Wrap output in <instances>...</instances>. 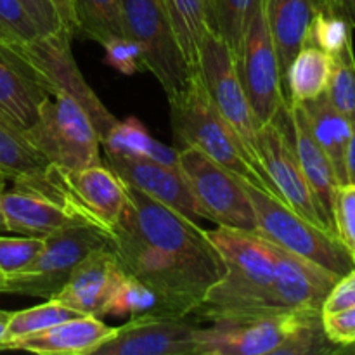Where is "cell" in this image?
Here are the masks:
<instances>
[{
    "label": "cell",
    "instance_id": "cell-1",
    "mask_svg": "<svg viewBox=\"0 0 355 355\" xmlns=\"http://www.w3.org/2000/svg\"><path fill=\"white\" fill-rule=\"evenodd\" d=\"M127 205L106 232L121 270L149 288L159 314L189 318L227 269L198 222L125 184Z\"/></svg>",
    "mask_w": 355,
    "mask_h": 355
},
{
    "label": "cell",
    "instance_id": "cell-2",
    "mask_svg": "<svg viewBox=\"0 0 355 355\" xmlns=\"http://www.w3.org/2000/svg\"><path fill=\"white\" fill-rule=\"evenodd\" d=\"M205 232L220 253L227 272L189 318L217 322L286 312L277 302L276 263L266 238L222 225Z\"/></svg>",
    "mask_w": 355,
    "mask_h": 355
},
{
    "label": "cell",
    "instance_id": "cell-3",
    "mask_svg": "<svg viewBox=\"0 0 355 355\" xmlns=\"http://www.w3.org/2000/svg\"><path fill=\"white\" fill-rule=\"evenodd\" d=\"M338 354L322 328V311H286L211 322L200 328L196 355Z\"/></svg>",
    "mask_w": 355,
    "mask_h": 355
},
{
    "label": "cell",
    "instance_id": "cell-4",
    "mask_svg": "<svg viewBox=\"0 0 355 355\" xmlns=\"http://www.w3.org/2000/svg\"><path fill=\"white\" fill-rule=\"evenodd\" d=\"M168 103L175 141L182 148L193 146L239 179L263 187L262 179L250 165L241 141L215 107L200 69L193 71L186 89Z\"/></svg>",
    "mask_w": 355,
    "mask_h": 355
},
{
    "label": "cell",
    "instance_id": "cell-5",
    "mask_svg": "<svg viewBox=\"0 0 355 355\" xmlns=\"http://www.w3.org/2000/svg\"><path fill=\"white\" fill-rule=\"evenodd\" d=\"M69 40L64 30L58 33L42 35L28 44L0 45L3 52L16 62L17 68L49 96L66 94L80 103L92 120L103 144L107 132L116 123V118L101 103L89 83L80 73L78 64L69 49Z\"/></svg>",
    "mask_w": 355,
    "mask_h": 355
},
{
    "label": "cell",
    "instance_id": "cell-6",
    "mask_svg": "<svg viewBox=\"0 0 355 355\" xmlns=\"http://www.w3.org/2000/svg\"><path fill=\"white\" fill-rule=\"evenodd\" d=\"M257 218V232L281 248L319 263L336 276H345L355 263L333 232L312 224L291 210L276 194L243 179Z\"/></svg>",
    "mask_w": 355,
    "mask_h": 355
},
{
    "label": "cell",
    "instance_id": "cell-7",
    "mask_svg": "<svg viewBox=\"0 0 355 355\" xmlns=\"http://www.w3.org/2000/svg\"><path fill=\"white\" fill-rule=\"evenodd\" d=\"M200 73L215 107L241 141L250 165L262 179L263 187L269 193L276 194V189L267 177L262 159H260L259 144H257L259 125H257L245 87L239 78L234 52L227 45V42L210 26L205 31L203 44H201Z\"/></svg>",
    "mask_w": 355,
    "mask_h": 355
},
{
    "label": "cell",
    "instance_id": "cell-8",
    "mask_svg": "<svg viewBox=\"0 0 355 355\" xmlns=\"http://www.w3.org/2000/svg\"><path fill=\"white\" fill-rule=\"evenodd\" d=\"M24 137L62 170H82L101 165V137L87 111L66 94H52L40 107L37 121Z\"/></svg>",
    "mask_w": 355,
    "mask_h": 355
},
{
    "label": "cell",
    "instance_id": "cell-9",
    "mask_svg": "<svg viewBox=\"0 0 355 355\" xmlns=\"http://www.w3.org/2000/svg\"><path fill=\"white\" fill-rule=\"evenodd\" d=\"M125 35L141 49L142 66L173 99L189 83L193 69L159 0H121Z\"/></svg>",
    "mask_w": 355,
    "mask_h": 355
},
{
    "label": "cell",
    "instance_id": "cell-10",
    "mask_svg": "<svg viewBox=\"0 0 355 355\" xmlns=\"http://www.w3.org/2000/svg\"><path fill=\"white\" fill-rule=\"evenodd\" d=\"M106 232L94 225H76L49 234L33 260L19 272L2 276L0 293L26 297H54L66 284L73 269L94 250L106 248Z\"/></svg>",
    "mask_w": 355,
    "mask_h": 355
},
{
    "label": "cell",
    "instance_id": "cell-11",
    "mask_svg": "<svg viewBox=\"0 0 355 355\" xmlns=\"http://www.w3.org/2000/svg\"><path fill=\"white\" fill-rule=\"evenodd\" d=\"M179 170L203 218L222 227L257 232L255 211L243 179L193 146L179 149Z\"/></svg>",
    "mask_w": 355,
    "mask_h": 355
},
{
    "label": "cell",
    "instance_id": "cell-12",
    "mask_svg": "<svg viewBox=\"0 0 355 355\" xmlns=\"http://www.w3.org/2000/svg\"><path fill=\"white\" fill-rule=\"evenodd\" d=\"M239 78L245 87L257 125L274 120L286 106L276 45L266 16V3L257 0L250 14L241 49L236 55Z\"/></svg>",
    "mask_w": 355,
    "mask_h": 355
},
{
    "label": "cell",
    "instance_id": "cell-13",
    "mask_svg": "<svg viewBox=\"0 0 355 355\" xmlns=\"http://www.w3.org/2000/svg\"><path fill=\"white\" fill-rule=\"evenodd\" d=\"M288 125L290 123H288L286 106H284L274 120L260 125L257 130V144H259L263 170L272 182L279 200H283L291 210L311 220L312 224L329 231L298 162L297 151L291 141V130L288 134V128H290Z\"/></svg>",
    "mask_w": 355,
    "mask_h": 355
},
{
    "label": "cell",
    "instance_id": "cell-14",
    "mask_svg": "<svg viewBox=\"0 0 355 355\" xmlns=\"http://www.w3.org/2000/svg\"><path fill=\"white\" fill-rule=\"evenodd\" d=\"M0 214L3 215L6 231L30 238H47L62 229L92 225L66 201L58 180L52 191L21 184H12L10 189L6 187L0 191Z\"/></svg>",
    "mask_w": 355,
    "mask_h": 355
},
{
    "label": "cell",
    "instance_id": "cell-15",
    "mask_svg": "<svg viewBox=\"0 0 355 355\" xmlns=\"http://www.w3.org/2000/svg\"><path fill=\"white\" fill-rule=\"evenodd\" d=\"M66 201L92 225L107 232L127 205L125 184L107 165L82 170H62L51 165Z\"/></svg>",
    "mask_w": 355,
    "mask_h": 355
},
{
    "label": "cell",
    "instance_id": "cell-16",
    "mask_svg": "<svg viewBox=\"0 0 355 355\" xmlns=\"http://www.w3.org/2000/svg\"><path fill=\"white\" fill-rule=\"evenodd\" d=\"M196 321L168 315H135L96 355H196Z\"/></svg>",
    "mask_w": 355,
    "mask_h": 355
},
{
    "label": "cell",
    "instance_id": "cell-17",
    "mask_svg": "<svg viewBox=\"0 0 355 355\" xmlns=\"http://www.w3.org/2000/svg\"><path fill=\"white\" fill-rule=\"evenodd\" d=\"M106 165L127 186L135 187L191 220L200 222L203 218L179 166L162 165L151 159L120 155H106Z\"/></svg>",
    "mask_w": 355,
    "mask_h": 355
},
{
    "label": "cell",
    "instance_id": "cell-18",
    "mask_svg": "<svg viewBox=\"0 0 355 355\" xmlns=\"http://www.w3.org/2000/svg\"><path fill=\"white\" fill-rule=\"evenodd\" d=\"M267 243L276 263V295L281 307L284 311H322L340 276L269 239Z\"/></svg>",
    "mask_w": 355,
    "mask_h": 355
},
{
    "label": "cell",
    "instance_id": "cell-19",
    "mask_svg": "<svg viewBox=\"0 0 355 355\" xmlns=\"http://www.w3.org/2000/svg\"><path fill=\"white\" fill-rule=\"evenodd\" d=\"M123 276L116 257L110 248L94 250L73 269L54 300L82 315L104 318L111 293Z\"/></svg>",
    "mask_w": 355,
    "mask_h": 355
},
{
    "label": "cell",
    "instance_id": "cell-20",
    "mask_svg": "<svg viewBox=\"0 0 355 355\" xmlns=\"http://www.w3.org/2000/svg\"><path fill=\"white\" fill-rule=\"evenodd\" d=\"M286 116L291 130V141H293L295 151H297L298 162H300L304 175L314 193L318 207L321 210L324 224L329 231L335 234V224H333V200H335L336 187L340 186L336 179L335 168L331 162L322 151L321 146L315 142L311 128H309L307 116L302 104L290 103L286 104Z\"/></svg>",
    "mask_w": 355,
    "mask_h": 355
},
{
    "label": "cell",
    "instance_id": "cell-21",
    "mask_svg": "<svg viewBox=\"0 0 355 355\" xmlns=\"http://www.w3.org/2000/svg\"><path fill=\"white\" fill-rule=\"evenodd\" d=\"M114 335L116 328L104 324L101 318L78 315L44 331L23 336L10 343L9 350L47 355H92Z\"/></svg>",
    "mask_w": 355,
    "mask_h": 355
},
{
    "label": "cell",
    "instance_id": "cell-22",
    "mask_svg": "<svg viewBox=\"0 0 355 355\" xmlns=\"http://www.w3.org/2000/svg\"><path fill=\"white\" fill-rule=\"evenodd\" d=\"M263 3H266L267 23L279 59L281 82L284 87L286 71L304 45L307 30L315 14L318 0H263Z\"/></svg>",
    "mask_w": 355,
    "mask_h": 355
},
{
    "label": "cell",
    "instance_id": "cell-23",
    "mask_svg": "<svg viewBox=\"0 0 355 355\" xmlns=\"http://www.w3.org/2000/svg\"><path fill=\"white\" fill-rule=\"evenodd\" d=\"M47 97L49 94L0 49V120L16 130H28L37 121Z\"/></svg>",
    "mask_w": 355,
    "mask_h": 355
},
{
    "label": "cell",
    "instance_id": "cell-24",
    "mask_svg": "<svg viewBox=\"0 0 355 355\" xmlns=\"http://www.w3.org/2000/svg\"><path fill=\"white\" fill-rule=\"evenodd\" d=\"M298 104H302L304 107L309 128H311L315 142L321 146V149L331 162L340 186L349 184L345 156L350 135H352V121L333 106L326 92L315 99Z\"/></svg>",
    "mask_w": 355,
    "mask_h": 355
},
{
    "label": "cell",
    "instance_id": "cell-25",
    "mask_svg": "<svg viewBox=\"0 0 355 355\" xmlns=\"http://www.w3.org/2000/svg\"><path fill=\"white\" fill-rule=\"evenodd\" d=\"M101 146L106 155L146 158L162 165L179 166V149L156 141L135 116L116 120Z\"/></svg>",
    "mask_w": 355,
    "mask_h": 355
},
{
    "label": "cell",
    "instance_id": "cell-26",
    "mask_svg": "<svg viewBox=\"0 0 355 355\" xmlns=\"http://www.w3.org/2000/svg\"><path fill=\"white\" fill-rule=\"evenodd\" d=\"M333 55L314 45H304L291 61L284 78V94L290 103H305L328 90Z\"/></svg>",
    "mask_w": 355,
    "mask_h": 355
},
{
    "label": "cell",
    "instance_id": "cell-27",
    "mask_svg": "<svg viewBox=\"0 0 355 355\" xmlns=\"http://www.w3.org/2000/svg\"><path fill=\"white\" fill-rule=\"evenodd\" d=\"M51 163L24 137L21 130L0 120V172L9 182L37 180L47 173Z\"/></svg>",
    "mask_w": 355,
    "mask_h": 355
},
{
    "label": "cell",
    "instance_id": "cell-28",
    "mask_svg": "<svg viewBox=\"0 0 355 355\" xmlns=\"http://www.w3.org/2000/svg\"><path fill=\"white\" fill-rule=\"evenodd\" d=\"M193 69H200V51L208 24L205 0H159Z\"/></svg>",
    "mask_w": 355,
    "mask_h": 355
},
{
    "label": "cell",
    "instance_id": "cell-29",
    "mask_svg": "<svg viewBox=\"0 0 355 355\" xmlns=\"http://www.w3.org/2000/svg\"><path fill=\"white\" fill-rule=\"evenodd\" d=\"M78 35L104 45L125 37L121 0H71Z\"/></svg>",
    "mask_w": 355,
    "mask_h": 355
},
{
    "label": "cell",
    "instance_id": "cell-30",
    "mask_svg": "<svg viewBox=\"0 0 355 355\" xmlns=\"http://www.w3.org/2000/svg\"><path fill=\"white\" fill-rule=\"evenodd\" d=\"M104 315L135 318V315H162L156 295L146 284L123 272L111 293Z\"/></svg>",
    "mask_w": 355,
    "mask_h": 355
},
{
    "label": "cell",
    "instance_id": "cell-31",
    "mask_svg": "<svg viewBox=\"0 0 355 355\" xmlns=\"http://www.w3.org/2000/svg\"><path fill=\"white\" fill-rule=\"evenodd\" d=\"M78 315L82 314L59 304L54 298H49L45 304L35 305V307L24 309V311L19 312H12L9 326H7V350H9L10 343L23 338V336L44 331L51 326L68 321V319L78 318Z\"/></svg>",
    "mask_w": 355,
    "mask_h": 355
},
{
    "label": "cell",
    "instance_id": "cell-32",
    "mask_svg": "<svg viewBox=\"0 0 355 355\" xmlns=\"http://www.w3.org/2000/svg\"><path fill=\"white\" fill-rule=\"evenodd\" d=\"M352 24L342 14L318 3L304 45H314V47L328 52L329 55H335L336 52H340L347 44L352 42Z\"/></svg>",
    "mask_w": 355,
    "mask_h": 355
},
{
    "label": "cell",
    "instance_id": "cell-33",
    "mask_svg": "<svg viewBox=\"0 0 355 355\" xmlns=\"http://www.w3.org/2000/svg\"><path fill=\"white\" fill-rule=\"evenodd\" d=\"M326 94L340 113L345 114L350 121L355 120V55L352 42L333 55L331 78Z\"/></svg>",
    "mask_w": 355,
    "mask_h": 355
},
{
    "label": "cell",
    "instance_id": "cell-34",
    "mask_svg": "<svg viewBox=\"0 0 355 355\" xmlns=\"http://www.w3.org/2000/svg\"><path fill=\"white\" fill-rule=\"evenodd\" d=\"M255 2L257 0H214L210 28H214L227 42L234 52V58L241 49Z\"/></svg>",
    "mask_w": 355,
    "mask_h": 355
},
{
    "label": "cell",
    "instance_id": "cell-35",
    "mask_svg": "<svg viewBox=\"0 0 355 355\" xmlns=\"http://www.w3.org/2000/svg\"><path fill=\"white\" fill-rule=\"evenodd\" d=\"M38 37L40 28L21 0H0V45L28 44Z\"/></svg>",
    "mask_w": 355,
    "mask_h": 355
},
{
    "label": "cell",
    "instance_id": "cell-36",
    "mask_svg": "<svg viewBox=\"0 0 355 355\" xmlns=\"http://www.w3.org/2000/svg\"><path fill=\"white\" fill-rule=\"evenodd\" d=\"M333 224L336 238L342 241L355 263V186L342 184L336 187L333 200Z\"/></svg>",
    "mask_w": 355,
    "mask_h": 355
},
{
    "label": "cell",
    "instance_id": "cell-37",
    "mask_svg": "<svg viewBox=\"0 0 355 355\" xmlns=\"http://www.w3.org/2000/svg\"><path fill=\"white\" fill-rule=\"evenodd\" d=\"M44 246V238H6L0 236V274L10 276L19 272L37 257Z\"/></svg>",
    "mask_w": 355,
    "mask_h": 355
},
{
    "label": "cell",
    "instance_id": "cell-38",
    "mask_svg": "<svg viewBox=\"0 0 355 355\" xmlns=\"http://www.w3.org/2000/svg\"><path fill=\"white\" fill-rule=\"evenodd\" d=\"M104 47V61L107 66L116 69L121 75H135L139 71H144L142 66L141 49L134 40L125 35L116 37L113 40L106 42Z\"/></svg>",
    "mask_w": 355,
    "mask_h": 355
},
{
    "label": "cell",
    "instance_id": "cell-39",
    "mask_svg": "<svg viewBox=\"0 0 355 355\" xmlns=\"http://www.w3.org/2000/svg\"><path fill=\"white\" fill-rule=\"evenodd\" d=\"M322 328L329 342L340 350L355 343V307L322 312Z\"/></svg>",
    "mask_w": 355,
    "mask_h": 355
},
{
    "label": "cell",
    "instance_id": "cell-40",
    "mask_svg": "<svg viewBox=\"0 0 355 355\" xmlns=\"http://www.w3.org/2000/svg\"><path fill=\"white\" fill-rule=\"evenodd\" d=\"M355 307V267L336 281L322 304V312H336Z\"/></svg>",
    "mask_w": 355,
    "mask_h": 355
},
{
    "label": "cell",
    "instance_id": "cell-41",
    "mask_svg": "<svg viewBox=\"0 0 355 355\" xmlns=\"http://www.w3.org/2000/svg\"><path fill=\"white\" fill-rule=\"evenodd\" d=\"M21 2L26 6V9L30 10V14L33 16L35 23L40 28L42 35H51L58 33L59 30H62L61 23H59V17L55 14V9L52 7L51 0H21Z\"/></svg>",
    "mask_w": 355,
    "mask_h": 355
},
{
    "label": "cell",
    "instance_id": "cell-42",
    "mask_svg": "<svg viewBox=\"0 0 355 355\" xmlns=\"http://www.w3.org/2000/svg\"><path fill=\"white\" fill-rule=\"evenodd\" d=\"M51 3L55 9L59 23H61L62 30L68 33V37L73 38L75 35H78V26H76L75 10H73L71 0H51Z\"/></svg>",
    "mask_w": 355,
    "mask_h": 355
},
{
    "label": "cell",
    "instance_id": "cell-43",
    "mask_svg": "<svg viewBox=\"0 0 355 355\" xmlns=\"http://www.w3.org/2000/svg\"><path fill=\"white\" fill-rule=\"evenodd\" d=\"M318 3L342 14L355 30V0H318Z\"/></svg>",
    "mask_w": 355,
    "mask_h": 355
},
{
    "label": "cell",
    "instance_id": "cell-44",
    "mask_svg": "<svg viewBox=\"0 0 355 355\" xmlns=\"http://www.w3.org/2000/svg\"><path fill=\"white\" fill-rule=\"evenodd\" d=\"M345 166H347V179H349V184H354L355 186V120L352 121V135H350L349 148H347Z\"/></svg>",
    "mask_w": 355,
    "mask_h": 355
},
{
    "label": "cell",
    "instance_id": "cell-45",
    "mask_svg": "<svg viewBox=\"0 0 355 355\" xmlns=\"http://www.w3.org/2000/svg\"><path fill=\"white\" fill-rule=\"evenodd\" d=\"M12 312L0 311V350H7V326Z\"/></svg>",
    "mask_w": 355,
    "mask_h": 355
},
{
    "label": "cell",
    "instance_id": "cell-46",
    "mask_svg": "<svg viewBox=\"0 0 355 355\" xmlns=\"http://www.w3.org/2000/svg\"><path fill=\"white\" fill-rule=\"evenodd\" d=\"M207 2V16H208V24H211V6H214V0H205Z\"/></svg>",
    "mask_w": 355,
    "mask_h": 355
},
{
    "label": "cell",
    "instance_id": "cell-47",
    "mask_svg": "<svg viewBox=\"0 0 355 355\" xmlns=\"http://www.w3.org/2000/svg\"><path fill=\"white\" fill-rule=\"evenodd\" d=\"M7 184H9V179H7V177H6V173L0 172V191L6 189Z\"/></svg>",
    "mask_w": 355,
    "mask_h": 355
},
{
    "label": "cell",
    "instance_id": "cell-48",
    "mask_svg": "<svg viewBox=\"0 0 355 355\" xmlns=\"http://www.w3.org/2000/svg\"><path fill=\"white\" fill-rule=\"evenodd\" d=\"M340 354H355V343L350 347H345V349L340 350Z\"/></svg>",
    "mask_w": 355,
    "mask_h": 355
},
{
    "label": "cell",
    "instance_id": "cell-49",
    "mask_svg": "<svg viewBox=\"0 0 355 355\" xmlns=\"http://www.w3.org/2000/svg\"><path fill=\"white\" fill-rule=\"evenodd\" d=\"M0 231H6V222H3L2 214H0Z\"/></svg>",
    "mask_w": 355,
    "mask_h": 355
},
{
    "label": "cell",
    "instance_id": "cell-50",
    "mask_svg": "<svg viewBox=\"0 0 355 355\" xmlns=\"http://www.w3.org/2000/svg\"><path fill=\"white\" fill-rule=\"evenodd\" d=\"M0 286H2V274H0Z\"/></svg>",
    "mask_w": 355,
    "mask_h": 355
}]
</instances>
